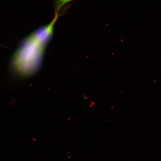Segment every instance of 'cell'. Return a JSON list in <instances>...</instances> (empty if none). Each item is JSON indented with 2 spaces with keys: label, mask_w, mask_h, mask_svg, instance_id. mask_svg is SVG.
<instances>
[{
  "label": "cell",
  "mask_w": 161,
  "mask_h": 161,
  "mask_svg": "<svg viewBox=\"0 0 161 161\" xmlns=\"http://www.w3.org/2000/svg\"><path fill=\"white\" fill-rule=\"evenodd\" d=\"M73 0H55V11L58 12L65 4Z\"/></svg>",
  "instance_id": "1"
}]
</instances>
